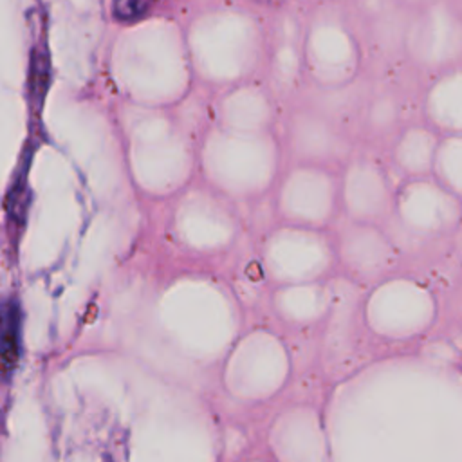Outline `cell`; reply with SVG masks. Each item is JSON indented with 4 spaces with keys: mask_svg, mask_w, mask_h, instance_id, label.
<instances>
[{
    "mask_svg": "<svg viewBox=\"0 0 462 462\" xmlns=\"http://www.w3.org/2000/svg\"><path fill=\"white\" fill-rule=\"evenodd\" d=\"M18 310L11 305L5 310L4 318V339H2V359H4V374L7 375L18 359Z\"/></svg>",
    "mask_w": 462,
    "mask_h": 462,
    "instance_id": "obj_4",
    "label": "cell"
},
{
    "mask_svg": "<svg viewBox=\"0 0 462 462\" xmlns=\"http://www.w3.org/2000/svg\"><path fill=\"white\" fill-rule=\"evenodd\" d=\"M426 116L430 125L448 134H462V65L442 70L428 87Z\"/></svg>",
    "mask_w": 462,
    "mask_h": 462,
    "instance_id": "obj_2",
    "label": "cell"
},
{
    "mask_svg": "<svg viewBox=\"0 0 462 462\" xmlns=\"http://www.w3.org/2000/svg\"><path fill=\"white\" fill-rule=\"evenodd\" d=\"M433 173L444 188L462 200V134L440 137Z\"/></svg>",
    "mask_w": 462,
    "mask_h": 462,
    "instance_id": "obj_3",
    "label": "cell"
},
{
    "mask_svg": "<svg viewBox=\"0 0 462 462\" xmlns=\"http://www.w3.org/2000/svg\"><path fill=\"white\" fill-rule=\"evenodd\" d=\"M152 0H114V14L121 20H134L141 16Z\"/></svg>",
    "mask_w": 462,
    "mask_h": 462,
    "instance_id": "obj_5",
    "label": "cell"
},
{
    "mask_svg": "<svg viewBox=\"0 0 462 462\" xmlns=\"http://www.w3.org/2000/svg\"><path fill=\"white\" fill-rule=\"evenodd\" d=\"M415 58L440 72L462 65V11L453 0L424 5L415 23Z\"/></svg>",
    "mask_w": 462,
    "mask_h": 462,
    "instance_id": "obj_1",
    "label": "cell"
}]
</instances>
